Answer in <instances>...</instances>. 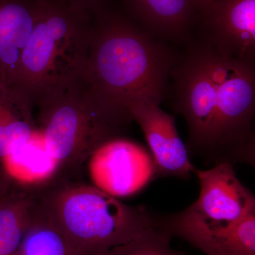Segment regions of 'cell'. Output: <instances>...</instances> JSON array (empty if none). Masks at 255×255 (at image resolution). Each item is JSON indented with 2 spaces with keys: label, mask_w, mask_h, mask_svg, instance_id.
Listing matches in <instances>:
<instances>
[{
  "label": "cell",
  "mask_w": 255,
  "mask_h": 255,
  "mask_svg": "<svg viewBox=\"0 0 255 255\" xmlns=\"http://www.w3.org/2000/svg\"><path fill=\"white\" fill-rule=\"evenodd\" d=\"M145 153L124 137L102 145L87 161L94 186L114 197L135 192L145 182Z\"/></svg>",
  "instance_id": "obj_10"
},
{
  "label": "cell",
  "mask_w": 255,
  "mask_h": 255,
  "mask_svg": "<svg viewBox=\"0 0 255 255\" xmlns=\"http://www.w3.org/2000/svg\"><path fill=\"white\" fill-rule=\"evenodd\" d=\"M128 112L141 128L150 147L154 177L189 179L196 168L179 136L174 116L147 101L130 104Z\"/></svg>",
  "instance_id": "obj_8"
},
{
  "label": "cell",
  "mask_w": 255,
  "mask_h": 255,
  "mask_svg": "<svg viewBox=\"0 0 255 255\" xmlns=\"http://www.w3.org/2000/svg\"><path fill=\"white\" fill-rule=\"evenodd\" d=\"M33 107L21 87L0 86V166L38 130Z\"/></svg>",
  "instance_id": "obj_13"
},
{
  "label": "cell",
  "mask_w": 255,
  "mask_h": 255,
  "mask_svg": "<svg viewBox=\"0 0 255 255\" xmlns=\"http://www.w3.org/2000/svg\"><path fill=\"white\" fill-rule=\"evenodd\" d=\"M170 73L176 113L187 123L189 157L255 164V65L191 38Z\"/></svg>",
  "instance_id": "obj_1"
},
{
  "label": "cell",
  "mask_w": 255,
  "mask_h": 255,
  "mask_svg": "<svg viewBox=\"0 0 255 255\" xmlns=\"http://www.w3.org/2000/svg\"><path fill=\"white\" fill-rule=\"evenodd\" d=\"M11 186V181L9 177L0 170V196L4 194Z\"/></svg>",
  "instance_id": "obj_19"
},
{
  "label": "cell",
  "mask_w": 255,
  "mask_h": 255,
  "mask_svg": "<svg viewBox=\"0 0 255 255\" xmlns=\"http://www.w3.org/2000/svg\"><path fill=\"white\" fill-rule=\"evenodd\" d=\"M191 1L193 6L195 8L198 15L200 11L205 9L206 6H209L212 2L213 0H191Z\"/></svg>",
  "instance_id": "obj_20"
},
{
  "label": "cell",
  "mask_w": 255,
  "mask_h": 255,
  "mask_svg": "<svg viewBox=\"0 0 255 255\" xmlns=\"http://www.w3.org/2000/svg\"><path fill=\"white\" fill-rule=\"evenodd\" d=\"M41 0H0V86L16 85Z\"/></svg>",
  "instance_id": "obj_12"
},
{
  "label": "cell",
  "mask_w": 255,
  "mask_h": 255,
  "mask_svg": "<svg viewBox=\"0 0 255 255\" xmlns=\"http://www.w3.org/2000/svg\"><path fill=\"white\" fill-rule=\"evenodd\" d=\"M36 124L57 164V177L71 179L102 145L121 138L130 116L105 105L85 74L33 98Z\"/></svg>",
  "instance_id": "obj_3"
},
{
  "label": "cell",
  "mask_w": 255,
  "mask_h": 255,
  "mask_svg": "<svg viewBox=\"0 0 255 255\" xmlns=\"http://www.w3.org/2000/svg\"><path fill=\"white\" fill-rule=\"evenodd\" d=\"M33 204V189L14 182L0 197V255H19Z\"/></svg>",
  "instance_id": "obj_15"
},
{
  "label": "cell",
  "mask_w": 255,
  "mask_h": 255,
  "mask_svg": "<svg viewBox=\"0 0 255 255\" xmlns=\"http://www.w3.org/2000/svg\"><path fill=\"white\" fill-rule=\"evenodd\" d=\"M154 226L171 237L182 238L206 255H255V213L227 226H207L185 211L152 214Z\"/></svg>",
  "instance_id": "obj_9"
},
{
  "label": "cell",
  "mask_w": 255,
  "mask_h": 255,
  "mask_svg": "<svg viewBox=\"0 0 255 255\" xmlns=\"http://www.w3.org/2000/svg\"><path fill=\"white\" fill-rule=\"evenodd\" d=\"M19 255H81L55 228L40 206L34 195L32 209Z\"/></svg>",
  "instance_id": "obj_16"
},
{
  "label": "cell",
  "mask_w": 255,
  "mask_h": 255,
  "mask_svg": "<svg viewBox=\"0 0 255 255\" xmlns=\"http://www.w3.org/2000/svg\"><path fill=\"white\" fill-rule=\"evenodd\" d=\"M172 237L152 225L132 241L106 252L102 255H185L170 246Z\"/></svg>",
  "instance_id": "obj_17"
},
{
  "label": "cell",
  "mask_w": 255,
  "mask_h": 255,
  "mask_svg": "<svg viewBox=\"0 0 255 255\" xmlns=\"http://www.w3.org/2000/svg\"><path fill=\"white\" fill-rule=\"evenodd\" d=\"M127 16L102 8L92 15L85 77L105 105L130 116L140 101L160 105L179 55Z\"/></svg>",
  "instance_id": "obj_2"
},
{
  "label": "cell",
  "mask_w": 255,
  "mask_h": 255,
  "mask_svg": "<svg viewBox=\"0 0 255 255\" xmlns=\"http://www.w3.org/2000/svg\"><path fill=\"white\" fill-rule=\"evenodd\" d=\"M0 197H1V196H0Z\"/></svg>",
  "instance_id": "obj_21"
},
{
  "label": "cell",
  "mask_w": 255,
  "mask_h": 255,
  "mask_svg": "<svg viewBox=\"0 0 255 255\" xmlns=\"http://www.w3.org/2000/svg\"><path fill=\"white\" fill-rule=\"evenodd\" d=\"M38 205L81 255H102L153 225L144 206L127 205L95 186L55 179L35 188Z\"/></svg>",
  "instance_id": "obj_4"
},
{
  "label": "cell",
  "mask_w": 255,
  "mask_h": 255,
  "mask_svg": "<svg viewBox=\"0 0 255 255\" xmlns=\"http://www.w3.org/2000/svg\"><path fill=\"white\" fill-rule=\"evenodd\" d=\"M128 17L156 39L186 45L197 12L191 0H122Z\"/></svg>",
  "instance_id": "obj_11"
},
{
  "label": "cell",
  "mask_w": 255,
  "mask_h": 255,
  "mask_svg": "<svg viewBox=\"0 0 255 255\" xmlns=\"http://www.w3.org/2000/svg\"><path fill=\"white\" fill-rule=\"evenodd\" d=\"M196 28V38L220 54L255 65V0H213L198 14Z\"/></svg>",
  "instance_id": "obj_6"
},
{
  "label": "cell",
  "mask_w": 255,
  "mask_h": 255,
  "mask_svg": "<svg viewBox=\"0 0 255 255\" xmlns=\"http://www.w3.org/2000/svg\"><path fill=\"white\" fill-rule=\"evenodd\" d=\"M199 179L197 200L184 210L188 216L207 226H227L255 213V198L238 179L234 166L219 164L194 173Z\"/></svg>",
  "instance_id": "obj_7"
},
{
  "label": "cell",
  "mask_w": 255,
  "mask_h": 255,
  "mask_svg": "<svg viewBox=\"0 0 255 255\" xmlns=\"http://www.w3.org/2000/svg\"><path fill=\"white\" fill-rule=\"evenodd\" d=\"M75 7L93 15L105 7L106 0H68Z\"/></svg>",
  "instance_id": "obj_18"
},
{
  "label": "cell",
  "mask_w": 255,
  "mask_h": 255,
  "mask_svg": "<svg viewBox=\"0 0 255 255\" xmlns=\"http://www.w3.org/2000/svg\"><path fill=\"white\" fill-rule=\"evenodd\" d=\"M0 167L15 184L30 188L39 187L56 179L58 169L38 129L26 143L7 156Z\"/></svg>",
  "instance_id": "obj_14"
},
{
  "label": "cell",
  "mask_w": 255,
  "mask_h": 255,
  "mask_svg": "<svg viewBox=\"0 0 255 255\" xmlns=\"http://www.w3.org/2000/svg\"><path fill=\"white\" fill-rule=\"evenodd\" d=\"M92 18L68 0H41L16 82L32 102L42 92L85 74Z\"/></svg>",
  "instance_id": "obj_5"
}]
</instances>
